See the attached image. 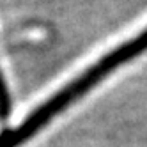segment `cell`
<instances>
[{"mask_svg": "<svg viewBox=\"0 0 147 147\" xmlns=\"http://www.w3.org/2000/svg\"><path fill=\"white\" fill-rule=\"evenodd\" d=\"M9 113H11V94H9L2 69H0V119H7Z\"/></svg>", "mask_w": 147, "mask_h": 147, "instance_id": "2", "label": "cell"}, {"mask_svg": "<svg viewBox=\"0 0 147 147\" xmlns=\"http://www.w3.org/2000/svg\"><path fill=\"white\" fill-rule=\"evenodd\" d=\"M145 51H147V28H144L142 32L133 36L131 39H126L124 43L112 48L108 53L98 59L92 66L82 71L78 76H75L69 83H66L51 98L41 103L32 113H28L22 121L20 126L0 133V147H20L30 138H34L36 133L46 128L51 122V119H55L71 105L80 101L87 92L98 87L105 78H108L119 67L135 60L136 57L144 55Z\"/></svg>", "mask_w": 147, "mask_h": 147, "instance_id": "1", "label": "cell"}]
</instances>
